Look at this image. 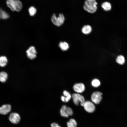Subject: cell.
<instances>
[{
	"mask_svg": "<svg viewBox=\"0 0 127 127\" xmlns=\"http://www.w3.org/2000/svg\"><path fill=\"white\" fill-rule=\"evenodd\" d=\"M97 3L95 0H86L83 5L84 9L88 12L94 13L97 10Z\"/></svg>",
	"mask_w": 127,
	"mask_h": 127,
	"instance_id": "1",
	"label": "cell"
},
{
	"mask_svg": "<svg viewBox=\"0 0 127 127\" xmlns=\"http://www.w3.org/2000/svg\"><path fill=\"white\" fill-rule=\"evenodd\" d=\"M7 6L13 11L20 12L22 9V4L19 0H6Z\"/></svg>",
	"mask_w": 127,
	"mask_h": 127,
	"instance_id": "2",
	"label": "cell"
},
{
	"mask_svg": "<svg viewBox=\"0 0 127 127\" xmlns=\"http://www.w3.org/2000/svg\"><path fill=\"white\" fill-rule=\"evenodd\" d=\"M51 20L54 24L57 26H60L64 23L65 18L62 14H60L57 16L55 14H53L52 16Z\"/></svg>",
	"mask_w": 127,
	"mask_h": 127,
	"instance_id": "3",
	"label": "cell"
},
{
	"mask_svg": "<svg viewBox=\"0 0 127 127\" xmlns=\"http://www.w3.org/2000/svg\"><path fill=\"white\" fill-rule=\"evenodd\" d=\"M72 97L74 103L75 105H78L79 103L80 102L81 105L83 106L85 101L82 95L78 93H74L72 95Z\"/></svg>",
	"mask_w": 127,
	"mask_h": 127,
	"instance_id": "4",
	"label": "cell"
},
{
	"mask_svg": "<svg viewBox=\"0 0 127 127\" xmlns=\"http://www.w3.org/2000/svg\"><path fill=\"white\" fill-rule=\"evenodd\" d=\"M60 113L62 116L67 117L69 115H72L73 112L71 108L67 107L65 105H64L61 108L60 110Z\"/></svg>",
	"mask_w": 127,
	"mask_h": 127,
	"instance_id": "5",
	"label": "cell"
},
{
	"mask_svg": "<svg viewBox=\"0 0 127 127\" xmlns=\"http://www.w3.org/2000/svg\"><path fill=\"white\" fill-rule=\"evenodd\" d=\"M83 106L85 111L89 113L93 112L95 110V107L94 105L90 101H85Z\"/></svg>",
	"mask_w": 127,
	"mask_h": 127,
	"instance_id": "6",
	"label": "cell"
},
{
	"mask_svg": "<svg viewBox=\"0 0 127 127\" xmlns=\"http://www.w3.org/2000/svg\"><path fill=\"white\" fill-rule=\"evenodd\" d=\"M102 93L99 91L94 92L92 94L91 97L92 101L95 104H99L102 99Z\"/></svg>",
	"mask_w": 127,
	"mask_h": 127,
	"instance_id": "7",
	"label": "cell"
},
{
	"mask_svg": "<svg viewBox=\"0 0 127 127\" xmlns=\"http://www.w3.org/2000/svg\"><path fill=\"white\" fill-rule=\"evenodd\" d=\"M28 57L30 60H33L36 57L37 52L35 47L33 46L30 47L26 51Z\"/></svg>",
	"mask_w": 127,
	"mask_h": 127,
	"instance_id": "8",
	"label": "cell"
},
{
	"mask_svg": "<svg viewBox=\"0 0 127 127\" xmlns=\"http://www.w3.org/2000/svg\"><path fill=\"white\" fill-rule=\"evenodd\" d=\"M10 121L12 123L16 124L20 122V117L19 115L16 113H12L10 115L9 117Z\"/></svg>",
	"mask_w": 127,
	"mask_h": 127,
	"instance_id": "9",
	"label": "cell"
},
{
	"mask_svg": "<svg viewBox=\"0 0 127 127\" xmlns=\"http://www.w3.org/2000/svg\"><path fill=\"white\" fill-rule=\"evenodd\" d=\"M11 106L9 104H4L0 107V114L6 115L10 112L11 110Z\"/></svg>",
	"mask_w": 127,
	"mask_h": 127,
	"instance_id": "10",
	"label": "cell"
},
{
	"mask_svg": "<svg viewBox=\"0 0 127 127\" xmlns=\"http://www.w3.org/2000/svg\"><path fill=\"white\" fill-rule=\"evenodd\" d=\"M74 91L78 93H82L84 91L85 87L84 84L82 83H76L73 86Z\"/></svg>",
	"mask_w": 127,
	"mask_h": 127,
	"instance_id": "11",
	"label": "cell"
},
{
	"mask_svg": "<svg viewBox=\"0 0 127 127\" xmlns=\"http://www.w3.org/2000/svg\"><path fill=\"white\" fill-rule=\"evenodd\" d=\"M10 17V15L7 12L0 7V19L6 20Z\"/></svg>",
	"mask_w": 127,
	"mask_h": 127,
	"instance_id": "12",
	"label": "cell"
},
{
	"mask_svg": "<svg viewBox=\"0 0 127 127\" xmlns=\"http://www.w3.org/2000/svg\"><path fill=\"white\" fill-rule=\"evenodd\" d=\"M64 96H61V99L62 101L65 102H67L71 99V96L69 93L67 91L65 90L63 92Z\"/></svg>",
	"mask_w": 127,
	"mask_h": 127,
	"instance_id": "13",
	"label": "cell"
},
{
	"mask_svg": "<svg viewBox=\"0 0 127 127\" xmlns=\"http://www.w3.org/2000/svg\"><path fill=\"white\" fill-rule=\"evenodd\" d=\"M92 28L89 25H87L84 26L82 28L81 31L82 32L85 34H88L91 32Z\"/></svg>",
	"mask_w": 127,
	"mask_h": 127,
	"instance_id": "14",
	"label": "cell"
},
{
	"mask_svg": "<svg viewBox=\"0 0 127 127\" xmlns=\"http://www.w3.org/2000/svg\"><path fill=\"white\" fill-rule=\"evenodd\" d=\"M59 46L61 49L63 51H67L69 48L68 44L65 41L60 42L59 44Z\"/></svg>",
	"mask_w": 127,
	"mask_h": 127,
	"instance_id": "15",
	"label": "cell"
},
{
	"mask_svg": "<svg viewBox=\"0 0 127 127\" xmlns=\"http://www.w3.org/2000/svg\"><path fill=\"white\" fill-rule=\"evenodd\" d=\"M116 61L118 64L122 65L124 64L125 59L123 56L120 55L117 56L116 58Z\"/></svg>",
	"mask_w": 127,
	"mask_h": 127,
	"instance_id": "16",
	"label": "cell"
},
{
	"mask_svg": "<svg viewBox=\"0 0 127 127\" xmlns=\"http://www.w3.org/2000/svg\"><path fill=\"white\" fill-rule=\"evenodd\" d=\"M102 8L105 11H107L110 10L111 8V5L109 2H105L101 4Z\"/></svg>",
	"mask_w": 127,
	"mask_h": 127,
	"instance_id": "17",
	"label": "cell"
},
{
	"mask_svg": "<svg viewBox=\"0 0 127 127\" xmlns=\"http://www.w3.org/2000/svg\"><path fill=\"white\" fill-rule=\"evenodd\" d=\"M8 77V75L6 72L3 71L0 72V81L1 82H5L7 79Z\"/></svg>",
	"mask_w": 127,
	"mask_h": 127,
	"instance_id": "18",
	"label": "cell"
},
{
	"mask_svg": "<svg viewBox=\"0 0 127 127\" xmlns=\"http://www.w3.org/2000/svg\"><path fill=\"white\" fill-rule=\"evenodd\" d=\"M8 60L7 57L4 56H0V66L4 67L7 65Z\"/></svg>",
	"mask_w": 127,
	"mask_h": 127,
	"instance_id": "19",
	"label": "cell"
},
{
	"mask_svg": "<svg viewBox=\"0 0 127 127\" xmlns=\"http://www.w3.org/2000/svg\"><path fill=\"white\" fill-rule=\"evenodd\" d=\"M67 125L68 127H76L77 123L74 119H71L67 122Z\"/></svg>",
	"mask_w": 127,
	"mask_h": 127,
	"instance_id": "20",
	"label": "cell"
},
{
	"mask_svg": "<svg viewBox=\"0 0 127 127\" xmlns=\"http://www.w3.org/2000/svg\"><path fill=\"white\" fill-rule=\"evenodd\" d=\"M36 8L33 6H31L28 9L29 15L31 16H33L35 15L36 13Z\"/></svg>",
	"mask_w": 127,
	"mask_h": 127,
	"instance_id": "21",
	"label": "cell"
},
{
	"mask_svg": "<svg viewBox=\"0 0 127 127\" xmlns=\"http://www.w3.org/2000/svg\"><path fill=\"white\" fill-rule=\"evenodd\" d=\"M91 84L92 86L95 87H97L100 85V81L98 79H94L92 81Z\"/></svg>",
	"mask_w": 127,
	"mask_h": 127,
	"instance_id": "22",
	"label": "cell"
},
{
	"mask_svg": "<svg viewBox=\"0 0 127 127\" xmlns=\"http://www.w3.org/2000/svg\"><path fill=\"white\" fill-rule=\"evenodd\" d=\"M51 125V127H61L58 124L55 123H52Z\"/></svg>",
	"mask_w": 127,
	"mask_h": 127,
	"instance_id": "23",
	"label": "cell"
}]
</instances>
